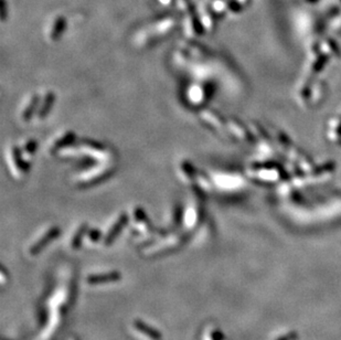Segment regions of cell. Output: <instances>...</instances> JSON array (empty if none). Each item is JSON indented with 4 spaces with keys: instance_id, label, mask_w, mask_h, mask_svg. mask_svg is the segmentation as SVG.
Here are the masks:
<instances>
[{
    "instance_id": "8",
    "label": "cell",
    "mask_w": 341,
    "mask_h": 340,
    "mask_svg": "<svg viewBox=\"0 0 341 340\" xmlns=\"http://www.w3.org/2000/svg\"><path fill=\"white\" fill-rule=\"evenodd\" d=\"M87 231H89L87 225L82 224L81 227L78 229L77 232L74 233V235L72 236V241H71V247H72L73 250H78V247H81L83 239H84Z\"/></svg>"
},
{
    "instance_id": "1",
    "label": "cell",
    "mask_w": 341,
    "mask_h": 340,
    "mask_svg": "<svg viewBox=\"0 0 341 340\" xmlns=\"http://www.w3.org/2000/svg\"><path fill=\"white\" fill-rule=\"evenodd\" d=\"M185 242V236L179 234L170 235L166 239H161L159 241L148 243L142 248V255L146 258H156L158 255H165L167 253L172 252L177 248H179Z\"/></svg>"
},
{
    "instance_id": "9",
    "label": "cell",
    "mask_w": 341,
    "mask_h": 340,
    "mask_svg": "<svg viewBox=\"0 0 341 340\" xmlns=\"http://www.w3.org/2000/svg\"><path fill=\"white\" fill-rule=\"evenodd\" d=\"M37 105H38V96L34 95V96L31 97V101L29 102V104H28L26 109L23 110V113H22L23 120L29 121L30 118L32 117L34 110H35V108H37Z\"/></svg>"
},
{
    "instance_id": "14",
    "label": "cell",
    "mask_w": 341,
    "mask_h": 340,
    "mask_svg": "<svg viewBox=\"0 0 341 340\" xmlns=\"http://www.w3.org/2000/svg\"><path fill=\"white\" fill-rule=\"evenodd\" d=\"M67 340H78V338L75 337V336H70V337L67 338Z\"/></svg>"
},
{
    "instance_id": "7",
    "label": "cell",
    "mask_w": 341,
    "mask_h": 340,
    "mask_svg": "<svg viewBox=\"0 0 341 340\" xmlns=\"http://www.w3.org/2000/svg\"><path fill=\"white\" fill-rule=\"evenodd\" d=\"M201 221V210L197 207L190 208L185 216V224L188 229L196 228Z\"/></svg>"
},
{
    "instance_id": "11",
    "label": "cell",
    "mask_w": 341,
    "mask_h": 340,
    "mask_svg": "<svg viewBox=\"0 0 341 340\" xmlns=\"http://www.w3.org/2000/svg\"><path fill=\"white\" fill-rule=\"evenodd\" d=\"M202 340H224V336L217 328H209L202 335Z\"/></svg>"
},
{
    "instance_id": "4",
    "label": "cell",
    "mask_w": 341,
    "mask_h": 340,
    "mask_svg": "<svg viewBox=\"0 0 341 340\" xmlns=\"http://www.w3.org/2000/svg\"><path fill=\"white\" fill-rule=\"evenodd\" d=\"M122 279V274L120 272L113 271L107 273H100V274H92L87 276L86 283L91 286L106 285V284L116 283Z\"/></svg>"
},
{
    "instance_id": "6",
    "label": "cell",
    "mask_w": 341,
    "mask_h": 340,
    "mask_svg": "<svg viewBox=\"0 0 341 340\" xmlns=\"http://www.w3.org/2000/svg\"><path fill=\"white\" fill-rule=\"evenodd\" d=\"M135 216V229L136 231L141 234V233H148L150 229H152V225H150L147 216L145 215V212L142 209H136V211L134 213Z\"/></svg>"
},
{
    "instance_id": "10",
    "label": "cell",
    "mask_w": 341,
    "mask_h": 340,
    "mask_svg": "<svg viewBox=\"0 0 341 340\" xmlns=\"http://www.w3.org/2000/svg\"><path fill=\"white\" fill-rule=\"evenodd\" d=\"M65 28V21L64 18H58V20L54 22V28L52 29V32H51L50 37L52 40H57V39L60 38L61 33H63Z\"/></svg>"
},
{
    "instance_id": "13",
    "label": "cell",
    "mask_w": 341,
    "mask_h": 340,
    "mask_svg": "<svg viewBox=\"0 0 341 340\" xmlns=\"http://www.w3.org/2000/svg\"><path fill=\"white\" fill-rule=\"evenodd\" d=\"M87 235H89V239L92 242H97L101 239V233L98 232V230H89L87 231Z\"/></svg>"
},
{
    "instance_id": "5",
    "label": "cell",
    "mask_w": 341,
    "mask_h": 340,
    "mask_svg": "<svg viewBox=\"0 0 341 340\" xmlns=\"http://www.w3.org/2000/svg\"><path fill=\"white\" fill-rule=\"evenodd\" d=\"M128 221H129L128 216L125 215V213H123V215L118 216L117 220L115 221L112 227L108 229V231H107V233L104 235V238H103V244L104 245L112 244L115 241V239L121 234L122 230L126 227V224L128 223Z\"/></svg>"
},
{
    "instance_id": "3",
    "label": "cell",
    "mask_w": 341,
    "mask_h": 340,
    "mask_svg": "<svg viewBox=\"0 0 341 340\" xmlns=\"http://www.w3.org/2000/svg\"><path fill=\"white\" fill-rule=\"evenodd\" d=\"M59 234H60V229L58 227H53L47 230L45 234L41 235L35 242L31 245L29 248L30 255H38L39 253H41L45 247H47L52 241L58 238Z\"/></svg>"
},
{
    "instance_id": "2",
    "label": "cell",
    "mask_w": 341,
    "mask_h": 340,
    "mask_svg": "<svg viewBox=\"0 0 341 340\" xmlns=\"http://www.w3.org/2000/svg\"><path fill=\"white\" fill-rule=\"evenodd\" d=\"M132 329L134 334L140 340H162V335L160 331L155 329L153 326L148 325L142 320L136 319L132 324Z\"/></svg>"
},
{
    "instance_id": "12",
    "label": "cell",
    "mask_w": 341,
    "mask_h": 340,
    "mask_svg": "<svg viewBox=\"0 0 341 340\" xmlns=\"http://www.w3.org/2000/svg\"><path fill=\"white\" fill-rule=\"evenodd\" d=\"M52 103H54V94L47 93L46 98H45V103H43L40 112H39V117L40 118L46 117V114L50 112V109H51L50 106L52 105Z\"/></svg>"
}]
</instances>
